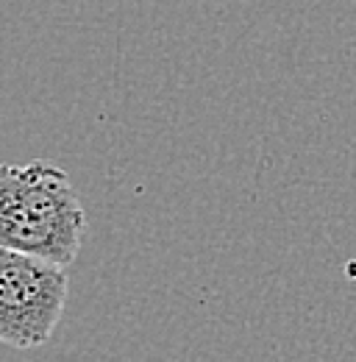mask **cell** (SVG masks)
Segmentation results:
<instances>
[{
    "label": "cell",
    "instance_id": "6da1fadb",
    "mask_svg": "<svg viewBox=\"0 0 356 362\" xmlns=\"http://www.w3.org/2000/svg\"><path fill=\"white\" fill-rule=\"evenodd\" d=\"M87 231L70 176L50 162L0 165V251L34 257L67 271Z\"/></svg>",
    "mask_w": 356,
    "mask_h": 362
},
{
    "label": "cell",
    "instance_id": "7a4b0ae2",
    "mask_svg": "<svg viewBox=\"0 0 356 362\" xmlns=\"http://www.w3.org/2000/svg\"><path fill=\"white\" fill-rule=\"evenodd\" d=\"M70 293L67 271L0 251V343L28 351L53 337Z\"/></svg>",
    "mask_w": 356,
    "mask_h": 362
}]
</instances>
